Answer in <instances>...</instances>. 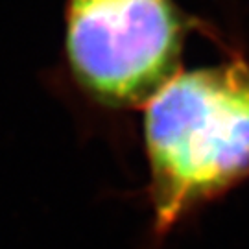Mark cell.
<instances>
[{
	"instance_id": "obj_1",
	"label": "cell",
	"mask_w": 249,
	"mask_h": 249,
	"mask_svg": "<svg viewBox=\"0 0 249 249\" xmlns=\"http://www.w3.org/2000/svg\"><path fill=\"white\" fill-rule=\"evenodd\" d=\"M146 151L155 231L249 176V65L179 72L148 102Z\"/></svg>"
},
{
	"instance_id": "obj_2",
	"label": "cell",
	"mask_w": 249,
	"mask_h": 249,
	"mask_svg": "<svg viewBox=\"0 0 249 249\" xmlns=\"http://www.w3.org/2000/svg\"><path fill=\"white\" fill-rule=\"evenodd\" d=\"M183 37L172 0H67L72 74L104 106H148L181 72Z\"/></svg>"
}]
</instances>
